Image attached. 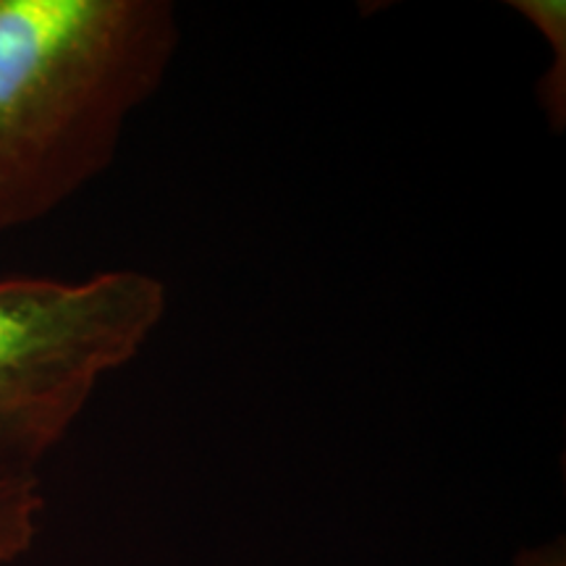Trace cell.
Instances as JSON below:
<instances>
[{
    "label": "cell",
    "mask_w": 566,
    "mask_h": 566,
    "mask_svg": "<svg viewBox=\"0 0 566 566\" xmlns=\"http://www.w3.org/2000/svg\"><path fill=\"white\" fill-rule=\"evenodd\" d=\"M512 9L537 30L551 51L546 76L537 82V101L554 132L566 122V3L564 0H514Z\"/></svg>",
    "instance_id": "cell-3"
},
{
    "label": "cell",
    "mask_w": 566,
    "mask_h": 566,
    "mask_svg": "<svg viewBox=\"0 0 566 566\" xmlns=\"http://www.w3.org/2000/svg\"><path fill=\"white\" fill-rule=\"evenodd\" d=\"M166 286L145 271L0 279V480L34 478L108 375L150 342Z\"/></svg>",
    "instance_id": "cell-2"
},
{
    "label": "cell",
    "mask_w": 566,
    "mask_h": 566,
    "mask_svg": "<svg viewBox=\"0 0 566 566\" xmlns=\"http://www.w3.org/2000/svg\"><path fill=\"white\" fill-rule=\"evenodd\" d=\"M42 509L45 499L38 478L0 480V566L19 562L34 546Z\"/></svg>",
    "instance_id": "cell-4"
},
{
    "label": "cell",
    "mask_w": 566,
    "mask_h": 566,
    "mask_svg": "<svg viewBox=\"0 0 566 566\" xmlns=\"http://www.w3.org/2000/svg\"><path fill=\"white\" fill-rule=\"evenodd\" d=\"M179 42L168 0H0V233L111 166Z\"/></svg>",
    "instance_id": "cell-1"
}]
</instances>
